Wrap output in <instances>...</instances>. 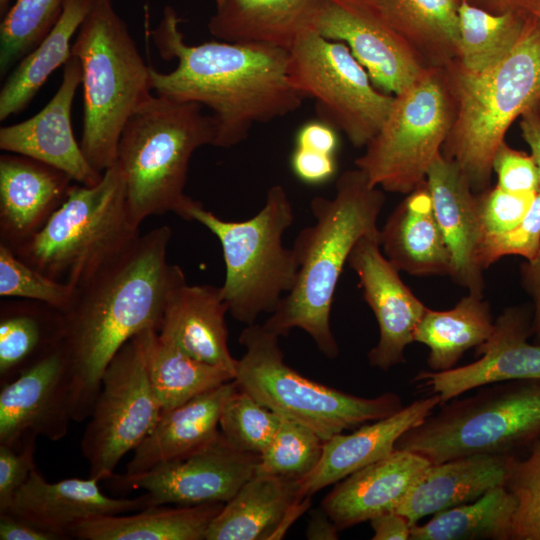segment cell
<instances>
[{
    "label": "cell",
    "mask_w": 540,
    "mask_h": 540,
    "mask_svg": "<svg viewBox=\"0 0 540 540\" xmlns=\"http://www.w3.org/2000/svg\"><path fill=\"white\" fill-rule=\"evenodd\" d=\"M171 237L166 225L140 235L117 260L75 289L63 313L73 421L89 417L102 375L119 349L146 329L160 330L170 293L186 282L183 270L168 263Z\"/></svg>",
    "instance_id": "obj_1"
},
{
    "label": "cell",
    "mask_w": 540,
    "mask_h": 540,
    "mask_svg": "<svg viewBox=\"0 0 540 540\" xmlns=\"http://www.w3.org/2000/svg\"><path fill=\"white\" fill-rule=\"evenodd\" d=\"M180 22L176 11L166 6L151 32L160 56L177 61L168 73L151 67V90L207 107L215 123V147H233L247 139L253 125L287 116L301 106L305 97L288 79V50L222 40L188 44Z\"/></svg>",
    "instance_id": "obj_2"
},
{
    "label": "cell",
    "mask_w": 540,
    "mask_h": 540,
    "mask_svg": "<svg viewBox=\"0 0 540 540\" xmlns=\"http://www.w3.org/2000/svg\"><path fill=\"white\" fill-rule=\"evenodd\" d=\"M384 202L382 189L372 186L358 168L339 176L333 198L311 200L315 223L298 233L292 247L298 262L296 281L263 324L268 331L280 337L302 329L325 356L338 355L330 325L335 290L357 241L379 235L377 220Z\"/></svg>",
    "instance_id": "obj_3"
},
{
    "label": "cell",
    "mask_w": 540,
    "mask_h": 540,
    "mask_svg": "<svg viewBox=\"0 0 540 540\" xmlns=\"http://www.w3.org/2000/svg\"><path fill=\"white\" fill-rule=\"evenodd\" d=\"M215 138L214 120L198 103L151 93L139 104L123 127L116 159L138 226L169 212L191 221L196 200L184 193L190 159L198 148L214 146Z\"/></svg>",
    "instance_id": "obj_4"
},
{
    "label": "cell",
    "mask_w": 540,
    "mask_h": 540,
    "mask_svg": "<svg viewBox=\"0 0 540 540\" xmlns=\"http://www.w3.org/2000/svg\"><path fill=\"white\" fill-rule=\"evenodd\" d=\"M450 68L457 109L441 153L459 165L473 192L480 193L488 188L507 129L540 103V19L528 18L517 44L498 64L481 72L459 63Z\"/></svg>",
    "instance_id": "obj_5"
},
{
    "label": "cell",
    "mask_w": 540,
    "mask_h": 540,
    "mask_svg": "<svg viewBox=\"0 0 540 540\" xmlns=\"http://www.w3.org/2000/svg\"><path fill=\"white\" fill-rule=\"evenodd\" d=\"M115 163L93 186L71 185L64 202L30 239L12 250L46 276L81 287L138 239Z\"/></svg>",
    "instance_id": "obj_6"
},
{
    "label": "cell",
    "mask_w": 540,
    "mask_h": 540,
    "mask_svg": "<svg viewBox=\"0 0 540 540\" xmlns=\"http://www.w3.org/2000/svg\"><path fill=\"white\" fill-rule=\"evenodd\" d=\"M72 55L82 67L81 149L100 173L113 166L127 120L152 93L150 69L112 0H96L81 24Z\"/></svg>",
    "instance_id": "obj_7"
},
{
    "label": "cell",
    "mask_w": 540,
    "mask_h": 540,
    "mask_svg": "<svg viewBox=\"0 0 540 540\" xmlns=\"http://www.w3.org/2000/svg\"><path fill=\"white\" fill-rule=\"evenodd\" d=\"M189 214L191 221L205 226L220 241L226 267L221 289L232 317L251 325L260 314L273 313L298 273L293 249L282 244L294 221L286 190L281 185L270 187L263 208L244 221L223 220L198 201Z\"/></svg>",
    "instance_id": "obj_8"
},
{
    "label": "cell",
    "mask_w": 540,
    "mask_h": 540,
    "mask_svg": "<svg viewBox=\"0 0 540 540\" xmlns=\"http://www.w3.org/2000/svg\"><path fill=\"white\" fill-rule=\"evenodd\" d=\"M480 388L471 396L441 404L404 433L396 448L436 464L474 454H511L540 437V379Z\"/></svg>",
    "instance_id": "obj_9"
},
{
    "label": "cell",
    "mask_w": 540,
    "mask_h": 540,
    "mask_svg": "<svg viewBox=\"0 0 540 540\" xmlns=\"http://www.w3.org/2000/svg\"><path fill=\"white\" fill-rule=\"evenodd\" d=\"M239 342L245 352L237 362V386L278 415L310 428L324 441L403 408L394 392L363 398L303 376L286 364L279 336L263 325H247Z\"/></svg>",
    "instance_id": "obj_10"
},
{
    "label": "cell",
    "mask_w": 540,
    "mask_h": 540,
    "mask_svg": "<svg viewBox=\"0 0 540 540\" xmlns=\"http://www.w3.org/2000/svg\"><path fill=\"white\" fill-rule=\"evenodd\" d=\"M449 94L439 72L429 67L394 95L385 122L355 160L372 186L408 194L426 181L454 120Z\"/></svg>",
    "instance_id": "obj_11"
},
{
    "label": "cell",
    "mask_w": 540,
    "mask_h": 540,
    "mask_svg": "<svg viewBox=\"0 0 540 540\" xmlns=\"http://www.w3.org/2000/svg\"><path fill=\"white\" fill-rule=\"evenodd\" d=\"M291 85L315 101L318 119L343 132L355 147L366 146L385 122L394 96L377 91L349 47L316 31L289 50Z\"/></svg>",
    "instance_id": "obj_12"
},
{
    "label": "cell",
    "mask_w": 540,
    "mask_h": 540,
    "mask_svg": "<svg viewBox=\"0 0 540 540\" xmlns=\"http://www.w3.org/2000/svg\"><path fill=\"white\" fill-rule=\"evenodd\" d=\"M145 331V330H144ZM144 331L106 367L81 440L89 477L111 479L120 460L153 430L162 413L147 370Z\"/></svg>",
    "instance_id": "obj_13"
},
{
    "label": "cell",
    "mask_w": 540,
    "mask_h": 540,
    "mask_svg": "<svg viewBox=\"0 0 540 540\" xmlns=\"http://www.w3.org/2000/svg\"><path fill=\"white\" fill-rule=\"evenodd\" d=\"M259 457L236 450L220 433L195 452L136 477L127 489L145 490L155 506L226 503L255 475Z\"/></svg>",
    "instance_id": "obj_14"
},
{
    "label": "cell",
    "mask_w": 540,
    "mask_h": 540,
    "mask_svg": "<svg viewBox=\"0 0 540 540\" xmlns=\"http://www.w3.org/2000/svg\"><path fill=\"white\" fill-rule=\"evenodd\" d=\"M71 421V377L63 343L0 386V444L17 447L28 435L58 441Z\"/></svg>",
    "instance_id": "obj_15"
},
{
    "label": "cell",
    "mask_w": 540,
    "mask_h": 540,
    "mask_svg": "<svg viewBox=\"0 0 540 540\" xmlns=\"http://www.w3.org/2000/svg\"><path fill=\"white\" fill-rule=\"evenodd\" d=\"M347 263L357 274L363 297L379 327L378 343L368 353L369 363L386 371L405 361V349L414 342L415 330L427 307L383 254L379 235L361 237Z\"/></svg>",
    "instance_id": "obj_16"
},
{
    "label": "cell",
    "mask_w": 540,
    "mask_h": 540,
    "mask_svg": "<svg viewBox=\"0 0 540 540\" xmlns=\"http://www.w3.org/2000/svg\"><path fill=\"white\" fill-rule=\"evenodd\" d=\"M533 311L525 306L504 310L494 321L490 337L476 347L480 357L472 363L445 371H421L414 378L441 404L486 385L540 379V344H532Z\"/></svg>",
    "instance_id": "obj_17"
},
{
    "label": "cell",
    "mask_w": 540,
    "mask_h": 540,
    "mask_svg": "<svg viewBox=\"0 0 540 540\" xmlns=\"http://www.w3.org/2000/svg\"><path fill=\"white\" fill-rule=\"evenodd\" d=\"M81 82V62L72 55L50 101L31 118L0 128V149L59 169L79 184L99 183L103 173L91 166L72 130V104Z\"/></svg>",
    "instance_id": "obj_18"
},
{
    "label": "cell",
    "mask_w": 540,
    "mask_h": 540,
    "mask_svg": "<svg viewBox=\"0 0 540 540\" xmlns=\"http://www.w3.org/2000/svg\"><path fill=\"white\" fill-rule=\"evenodd\" d=\"M316 32L345 43L385 93L399 94L426 70L406 42L350 0H328Z\"/></svg>",
    "instance_id": "obj_19"
},
{
    "label": "cell",
    "mask_w": 540,
    "mask_h": 540,
    "mask_svg": "<svg viewBox=\"0 0 540 540\" xmlns=\"http://www.w3.org/2000/svg\"><path fill=\"white\" fill-rule=\"evenodd\" d=\"M99 482L89 477L50 483L35 468L7 511L63 540L70 539L74 526L91 518L155 506L147 492L136 498L111 497L103 493Z\"/></svg>",
    "instance_id": "obj_20"
},
{
    "label": "cell",
    "mask_w": 540,
    "mask_h": 540,
    "mask_svg": "<svg viewBox=\"0 0 540 540\" xmlns=\"http://www.w3.org/2000/svg\"><path fill=\"white\" fill-rule=\"evenodd\" d=\"M236 388L237 384L232 380L180 406L162 411L153 430L133 450L125 473L113 476L115 488L124 491L141 474L193 453L217 439L224 404Z\"/></svg>",
    "instance_id": "obj_21"
},
{
    "label": "cell",
    "mask_w": 540,
    "mask_h": 540,
    "mask_svg": "<svg viewBox=\"0 0 540 540\" xmlns=\"http://www.w3.org/2000/svg\"><path fill=\"white\" fill-rule=\"evenodd\" d=\"M65 172L27 156H0V243L14 250L36 234L64 202Z\"/></svg>",
    "instance_id": "obj_22"
},
{
    "label": "cell",
    "mask_w": 540,
    "mask_h": 540,
    "mask_svg": "<svg viewBox=\"0 0 540 540\" xmlns=\"http://www.w3.org/2000/svg\"><path fill=\"white\" fill-rule=\"evenodd\" d=\"M430 464L415 452L395 448L337 482L322 500L321 508L339 530L396 511L415 480Z\"/></svg>",
    "instance_id": "obj_23"
},
{
    "label": "cell",
    "mask_w": 540,
    "mask_h": 540,
    "mask_svg": "<svg viewBox=\"0 0 540 540\" xmlns=\"http://www.w3.org/2000/svg\"><path fill=\"white\" fill-rule=\"evenodd\" d=\"M436 219L451 254L449 276L469 293L481 294L483 270L476 252L481 237L477 194L459 165L440 153L426 176Z\"/></svg>",
    "instance_id": "obj_24"
},
{
    "label": "cell",
    "mask_w": 540,
    "mask_h": 540,
    "mask_svg": "<svg viewBox=\"0 0 540 540\" xmlns=\"http://www.w3.org/2000/svg\"><path fill=\"white\" fill-rule=\"evenodd\" d=\"M440 405L439 395L432 394L403 406L388 417L362 424L354 432H342L327 439L318 464L300 480L302 496L311 497L385 457L396 448L397 441L404 433L419 425Z\"/></svg>",
    "instance_id": "obj_25"
},
{
    "label": "cell",
    "mask_w": 540,
    "mask_h": 540,
    "mask_svg": "<svg viewBox=\"0 0 540 540\" xmlns=\"http://www.w3.org/2000/svg\"><path fill=\"white\" fill-rule=\"evenodd\" d=\"M515 459L511 454H474L430 464L396 512L413 526L426 516L474 501L489 490L506 485Z\"/></svg>",
    "instance_id": "obj_26"
},
{
    "label": "cell",
    "mask_w": 540,
    "mask_h": 540,
    "mask_svg": "<svg viewBox=\"0 0 540 540\" xmlns=\"http://www.w3.org/2000/svg\"><path fill=\"white\" fill-rule=\"evenodd\" d=\"M227 312L221 286L185 282L170 293L158 333L187 354L225 369L235 378L238 359L228 347Z\"/></svg>",
    "instance_id": "obj_27"
},
{
    "label": "cell",
    "mask_w": 540,
    "mask_h": 540,
    "mask_svg": "<svg viewBox=\"0 0 540 540\" xmlns=\"http://www.w3.org/2000/svg\"><path fill=\"white\" fill-rule=\"evenodd\" d=\"M310 497L300 492V481L257 474L223 504L204 540H264L282 535Z\"/></svg>",
    "instance_id": "obj_28"
},
{
    "label": "cell",
    "mask_w": 540,
    "mask_h": 540,
    "mask_svg": "<svg viewBox=\"0 0 540 540\" xmlns=\"http://www.w3.org/2000/svg\"><path fill=\"white\" fill-rule=\"evenodd\" d=\"M208 30L216 39L289 50L316 31L328 0H215Z\"/></svg>",
    "instance_id": "obj_29"
},
{
    "label": "cell",
    "mask_w": 540,
    "mask_h": 540,
    "mask_svg": "<svg viewBox=\"0 0 540 540\" xmlns=\"http://www.w3.org/2000/svg\"><path fill=\"white\" fill-rule=\"evenodd\" d=\"M379 243L398 271L415 276L450 274L451 254L426 181L391 212L380 229Z\"/></svg>",
    "instance_id": "obj_30"
},
{
    "label": "cell",
    "mask_w": 540,
    "mask_h": 540,
    "mask_svg": "<svg viewBox=\"0 0 540 540\" xmlns=\"http://www.w3.org/2000/svg\"><path fill=\"white\" fill-rule=\"evenodd\" d=\"M397 34L419 57L447 65L457 57V0H350ZM420 59V58H419Z\"/></svg>",
    "instance_id": "obj_31"
},
{
    "label": "cell",
    "mask_w": 540,
    "mask_h": 540,
    "mask_svg": "<svg viewBox=\"0 0 540 540\" xmlns=\"http://www.w3.org/2000/svg\"><path fill=\"white\" fill-rule=\"evenodd\" d=\"M224 503L176 508L152 506L132 514L83 521L70 531L79 540H203Z\"/></svg>",
    "instance_id": "obj_32"
},
{
    "label": "cell",
    "mask_w": 540,
    "mask_h": 540,
    "mask_svg": "<svg viewBox=\"0 0 540 540\" xmlns=\"http://www.w3.org/2000/svg\"><path fill=\"white\" fill-rule=\"evenodd\" d=\"M96 0H64L62 12L41 42L17 64L0 91V120L22 112L49 76L72 56L71 40Z\"/></svg>",
    "instance_id": "obj_33"
},
{
    "label": "cell",
    "mask_w": 540,
    "mask_h": 540,
    "mask_svg": "<svg viewBox=\"0 0 540 540\" xmlns=\"http://www.w3.org/2000/svg\"><path fill=\"white\" fill-rule=\"evenodd\" d=\"M64 315L41 302L24 299L0 307V386L63 343Z\"/></svg>",
    "instance_id": "obj_34"
},
{
    "label": "cell",
    "mask_w": 540,
    "mask_h": 540,
    "mask_svg": "<svg viewBox=\"0 0 540 540\" xmlns=\"http://www.w3.org/2000/svg\"><path fill=\"white\" fill-rule=\"evenodd\" d=\"M494 328L489 303L481 294L468 293L453 308H427L414 334V342L424 344L432 371L455 367L466 351L486 341Z\"/></svg>",
    "instance_id": "obj_35"
},
{
    "label": "cell",
    "mask_w": 540,
    "mask_h": 540,
    "mask_svg": "<svg viewBox=\"0 0 540 540\" xmlns=\"http://www.w3.org/2000/svg\"><path fill=\"white\" fill-rule=\"evenodd\" d=\"M144 341L149 379L162 411L234 380L230 372L187 354L156 329H146Z\"/></svg>",
    "instance_id": "obj_36"
},
{
    "label": "cell",
    "mask_w": 540,
    "mask_h": 540,
    "mask_svg": "<svg viewBox=\"0 0 540 540\" xmlns=\"http://www.w3.org/2000/svg\"><path fill=\"white\" fill-rule=\"evenodd\" d=\"M517 503L505 486L413 525L410 540H512Z\"/></svg>",
    "instance_id": "obj_37"
},
{
    "label": "cell",
    "mask_w": 540,
    "mask_h": 540,
    "mask_svg": "<svg viewBox=\"0 0 540 540\" xmlns=\"http://www.w3.org/2000/svg\"><path fill=\"white\" fill-rule=\"evenodd\" d=\"M529 17L513 12L493 14L467 0H460L459 64L472 72H481L498 64L517 44Z\"/></svg>",
    "instance_id": "obj_38"
},
{
    "label": "cell",
    "mask_w": 540,
    "mask_h": 540,
    "mask_svg": "<svg viewBox=\"0 0 540 540\" xmlns=\"http://www.w3.org/2000/svg\"><path fill=\"white\" fill-rule=\"evenodd\" d=\"M64 0H16L0 25V75L30 53L58 20Z\"/></svg>",
    "instance_id": "obj_39"
},
{
    "label": "cell",
    "mask_w": 540,
    "mask_h": 540,
    "mask_svg": "<svg viewBox=\"0 0 540 540\" xmlns=\"http://www.w3.org/2000/svg\"><path fill=\"white\" fill-rule=\"evenodd\" d=\"M324 442L310 428L280 416L274 438L259 457L256 473L300 481L318 464Z\"/></svg>",
    "instance_id": "obj_40"
},
{
    "label": "cell",
    "mask_w": 540,
    "mask_h": 540,
    "mask_svg": "<svg viewBox=\"0 0 540 540\" xmlns=\"http://www.w3.org/2000/svg\"><path fill=\"white\" fill-rule=\"evenodd\" d=\"M280 415L238 386L224 404L219 429L238 451L260 456L274 438Z\"/></svg>",
    "instance_id": "obj_41"
},
{
    "label": "cell",
    "mask_w": 540,
    "mask_h": 540,
    "mask_svg": "<svg viewBox=\"0 0 540 540\" xmlns=\"http://www.w3.org/2000/svg\"><path fill=\"white\" fill-rule=\"evenodd\" d=\"M0 296L41 302L64 313L73 302L75 289L36 270L0 243Z\"/></svg>",
    "instance_id": "obj_42"
},
{
    "label": "cell",
    "mask_w": 540,
    "mask_h": 540,
    "mask_svg": "<svg viewBox=\"0 0 540 540\" xmlns=\"http://www.w3.org/2000/svg\"><path fill=\"white\" fill-rule=\"evenodd\" d=\"M524 460L515 459L505 487L517 507L512 540H540V437Z\"/></svg>",
    "instance_id": "obj_43"
},
{
    "label": "cell",
    "mask_w": 540,
    "mask_h": 540,
    "mask_svg": "<svg viewBox=\"0 0 540 540\" xmlns=\"http://www.w3.org/2000/svg\"><path fill=\"white\" fill-rule=\"evenodd\" d=\"M540 251V191L525 218L514 228L498 233L482 234L476 260L485 270L504 256L517 255L529 261Z\"/></svg>",
    "instance_id": "obj_44"
},
{
    "label": "cell",
    "mask_w": 540,
    "mask_h": 540,
    "mask_svg": "<svg viewBox=\"0 0 540 540\" xmlns=\"http://www.w3.org/2000/svg\"><path fill=\"white\" fill-rule=\"evenodd\" d=\"M476 194L481 235L516 227L527 215L536 196L532 193L507 192L497 185Z\"/></svg>",
    "instance_id": "obj_45"
},
{
    "label": "cell",
    "mask_w": 540,
    "mask_h": 540,
    "mask_svg": "<svg viewBox=\"0 0 540 540\" xmlns=\"http://www.w3.org/2000/svg\"><path fill=\"white\" fill-rule=\"evenodd\" d=\"M37 437L28 435L17 447L0 444V512L10 508L15 494L36 468Z\"/></svg>",
    "instance_id": "obj_46"
},
{
    "label": "cell",
    "mask_w": 540,
    "mask_h": 540,
    "mask_svg": "<svg viewBox=\"0 0 540 540\" xmlns=\"http://www.w3.org/2000/svg\"><path fill=\"white\" fill-rule=\"evenodd\" d=\"M492 170L497 174V186L507 192L536 194L540 191V177L531 155L512 149L505 141L496 150Z\"/></svg>",
    "instance_id": "obj_47"
},
{
    "label": "cell",
    "mask_w": 540,
    "mask_h": 540,
    "mask_svg": "<svg viewBox=\"0 0 540 540\" xmlns=\"http://www.w3.org/2000/svg\"><path fill=\"white\" fill-rule=\"evenodd\" d=\"M290 165L294 175L310 185L326 183L337 171L335 155L296 146L291 154Z\"/></svg>",
    "instance_id": "obj_48"
},
{
    "label": "cell",
    "mask_w": 540,
    "mask_h": 540,
    "mask_svg": "<svg viewBox=\"0 0 540 540\" xmlns=\"http://www.w3.org/2000/svg\"><path fill=\"white\" fill-rule=\"evenodd\" d=\"M295 146L336 155L339 146L337 129L320 119L306 122L297 131Z\"/></svg>",
    "instance_id": "obj_49"
},
{
    "label": "cell",
    "mask_w": 540,
    "mask_h": 540,
    "mask_svg": "<svg viewBox=\"0 0 540 540\" xmlns=\"http://www.w3.org/2000/svg\"><path fill=\"white\" fill-rule=\"evenodd\" d=\"M1 540H61L23 518L9 512H0Z\"/></svg>",
    "instance_id": "obj_50"
},
{
    "label": "cell",
    "mask_w": 540,
    "mask_h": 540,
    "mask_svg": "<svg viewBox=\"0 0 540 540\" xmlns=\"http://www.w3.org/2000/svg\"><path fill=\"white\" fill-rule=\"evenodd\" d=\"M373 540H410L412 525L402 514L391 511L372 520Z\"/></svg>",
    "instance_id": "obj_51"
},
{
    "label": "cell",
    "mask_w": 540,
    "mask_h": 540,
    "mask_svg": "<svg viewBox=\"0 0 540 540\" xmlns=\"http://www.w3.org/2000/svg\"><path fill=\"white\" fill-rule=\"evenodd\" d=\"M521 284L534 303L532 330L537 340L540 341V251L538 255L529 261H525L520 267Z\"/></svg>",
    "instance_id": "obj_52"
},
{
    "label": "cell",
    "mask_w": 540,
    "mask_h": 540,
    "mask_svg": "<svg viewBox=\"0 0 540 540\" xmlns=\"http://www.w3.org/2000/svg\"><path fill=\"white\" fill-rule=\"evenodd\" d=\"M470 4L493 14L506 12L534 16L540 19V0H467Z\"/></svg>",
    "instance_id": "obj_53"
},
{
    "label": "cell",
    "mask_w": 540,
    "mask_h": 540,
    "mask_svg": "<svg viewBox=\"0 0 540 540\" xmlns=\"http://www.w3.org/2000/svg\"><path fill=\"white\" fill-rule=\"evenodd\" d=\"M522 136L531 149V157L540 177V111L538 106L530 108L521 115Z\"/></svg>",
    "instance_id": "obj_54"
},
{
    "label": "cell",
    "mask_w": 540,
    "mask_h": 540,
    "mask_svg": "<svg viewBox=\"0 0 540 540\" xmlns=\"http://www.w3.org/2000/svg\"><path fill=\"white\" fill-rule=\"evenodd\" d=\"M338 531L336 524L322 508L311 512L306 529L307 539L335 540L338 539Z\"/></svg>",
    "instance_id": "obj_55"
},
{
    "label": "cell",
    "mask_w": 540,
    "mask_h": 540,
    "mask_svg": "<svg viewBox=\"0 0 540 540\" xmlns=\"http://www.w3.org/2000/svg\"><path fill=\"white\" fill-rule=\"evenodd\" d=\"M10 0H0V14L5 15L9 10Z\"/></svg>",
    "instance_id": "obj_56"
},
{
    "label": "cell",
    "mask_w": 540,
    "mask_h": 540,
    "mask_svg": "<svg viewBox=\"0 0 540 540\" xmlns=\"http://www.w3.org/2000/svg\"><path fill=\"white\" fill-rule=\"evenodd\" d=\"M538 110L540 111V103L538 104Z\"/></svg>",
    "instance_id": "obj_57"
}]
</instances>
